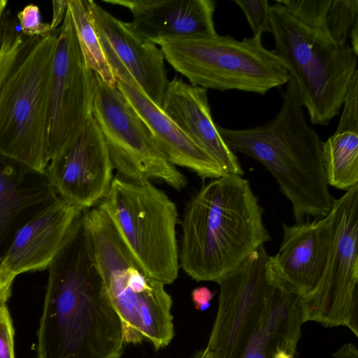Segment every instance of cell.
I'll return each instance as SVG.
<instances>
[{
    "label": "cell",
    "mask_w": 358,
    "mask_h": 358,
    "mask_svg": "<svg viewBox=\"0 0 358 358\" xmlns=\"http://www.w3.org/2000/svg\"><path fill=\"white\" fill-rule=\"evenodd\" d=\"M331 0H276L271 6L272 52L297 85L312 124L325 126L341 112L357 56L326 24Z\"/></svg>",
    "instance_id": "277c9868"
},
{
    "label": "cell",
    "mask_w": 358,
    "mask_h": 358,
    "mask_svg": "<svg viewBox=\"0 0 358 358\" xmlns=\"http://www.w3.org/2000/svg\"><path fill=\"white\" fill-rule=\"evenodd\" d=\"M278 251L269 256L275 279L298 300L301 313L312 301L321 281L328 257L330 213L320 219L287 225L284 222Z\"/></svg>",
    "instance_id": "5bb4252c"
},
{
    "label": "cell",
    "mask_w": 358,
    "mask_h": 358,
    "mask_svg": "<svg viewBox=\"0 0 358 358\" xmlns=\"http://www.w3.org/2000/svg\"><path fill=\"white\" fill-rule=\"evenodd\" d=\"M162 110L217 162L225 174L244 175L237 156L225 143L213 120L206 89L174 78L169 81Z\"/></svg>",
    "instance_id": "d6986e66"
},
{
    "label": "cell",
    "mask_w": 358,
    "mask_h": 358,
    "mask_svg": "<svg viewBox=\"0 0 358 358\" xmlns=\"http://www.w3.org/2000/svg\"><path fill=\"white\" fill-rule=\"evenodd\" d=\"M6 17L0 19V92L29 41Z\"/></svg>",
    "instance_id": "603a6c76"
},
{
    "label": "cell",
    "mask_w": 358,
    "mask_h": 358,
    "mask_svg": "<svg viewBox=\"0 0 358 358\" xmlns=\"http://www.w3.org/2000/svg\"><path fill=\"white\" fill-rule=\"evenodd\" d=\"M86 210L58 196L18 230L0 268L14 278L48 268Z\"/></svg>",
    "instance_id": "2e32d148"
},
{
    "label": "cell",
    "mask_w": 358,
    "mask_h": 358,
    "mask_svg": "<svg viewBox=\"0 0 358 358\" xmlns=\"http://www.w3.org/2000/svg\"><path fill=\"white\" fill-rule=\"evenodd\" d=\"M67 1H52V20L50 23L52 29L55 31L62 24L67 10Z\"/></svg>",
    "instance_id": "f1b7e54d"
},
{
    "label": "cell",
    "mask_w": 358,
    "mask_h": 358,
    "mask_svg": "<svg viewBox=\"0 0 358 358\" xmlns=\"http://www.w3.org/2000/svg\"><path fill=\"white\" fill-rule=\"evenodd\" d=\"M110 217L123 242L144 271L164 285L179 271L176 238L178 213L166 194L147 180L116 174L96 205Z\"/></svg>",
    "instance_id": "9c48e42d"
},
{
    "label": "cell",
    "mask_w": 358,
    "mask_h": 358,
    "mask_svg": "<svg viewBox=\"0 0 358 358\" xmlns=\"http://www.w3.org/2000/svg\"><path fill=\"white\" fill-rule=\"evenodd\" d=\"M21 33L26 37H44L53 32L50 23L43 22L39 7L28 4L17 14Z\"/></svg>",
    "instance_id": "484cf974"
},
{
    "label": "cell",
    "mask_w": 358,
    "mask_h": 358,
    "mask_svg": "<svg viewBox=\"0 0 358 358\" xmlns=\"http://www.w3.org/2000/svg\"><path fill=\"white\" fill-rule=\"evenodd\" d=\"M113 169L101 131L92 115L50 161L45 174L59 197L88 209L107 194Z\"/></svg>",
    "instance_id": "4fadbf2b"
},
{
    "label": "cell",
    "mask_w": 358,
    "mask_h": 358,
    "mask_svg": "<svg viewBox=\"0 0 358 358\" xmlns=\"http://www.w3.org/2000/svg\"><path fill=\"white\" fill-rule=\"evenodd\" d=\"M191 358H213V355L211 351L206 347L196 352Z\"/></svg>",
    "instance_id": "d6a6232c"
},
{
    "label": "cell",
    "mask_w": 358,
    "mask_h": 358,
    "mask_svg": "<svg viewBox=\"0 0 358 358\" xmlns=\"http://www.w3.org/2000/svg\"><path fill=\"white\" fill-rule=\"evenodd\" d=\"M215 292L209 288L201 286L195 288L192 292V301L196 310L200 311L207 310L210 306V301L213 299Z\"/></svg>",
    "instance_id": "83f0119b"
},
{
    "label": "cell",
    "mask_w": 358,
    "mask_h": 358,
    "mask_svg": "<svg viewBox=\"0 0 358 358\" xmlns=\"http://www.w3.org/2000/svg\"><path fill=\"white\" fill-rule=\"evenodd\" d=\"M83 215L48 268L37 358H120L124 352L122 322L94 262Z\"/></svg>",
    "instance_id": "6da1fadb"
},
{
    "label": "cell",
    "mask_w": 358,
    "mask_h": 358,
    "mask_svg": "<svg viewBox=\"0 0 358 358\" xmlns=\"http://www.w3.org/2000/svg\"><path fill=\"white\" fill-rule=\"evenodd\" d=\"M57 29L29 38L0 92V157L45 173Z\"/></svg>",
    "instance_id": "52a82bcc"
},
{
    "label": "cell",
    "mask_w": 358,
    "mask_h": 358,
    "mask_svg": "<svg viewBox=\"0 0 358 358\" xmlns=\"http://www.w3.org/2000/svg\"><path fill=\"white\" fill-rule=\"evenodd\" d=\"M131 13L136 34L155 44L162 39L217 34L212 0H104Z\"/></svg>",
    "instance_id": "ac0fdd59"
},
{
    "label": "cell",
    "mask_w": 358,
    "mask_h": 358,
    "mask_svg": "<svg viewBox=\"0 0 358 358\" xmlns=\"http://www.w3.org/2000/svg\"><path fill=\"white\" fill-rule=\"evenodd\" d=\"M264 245L221 278L206 348L213 358H296L303 322L297 299L273 277Z\"/></svg>",
    "instance_id": "7a4b0ae2"
},
{
    "label": "cell",
    "mask_w": 358,
    "mask_h": 358,
    "mask_svg": "<svg viewBox=\"0 0 358 358\" xmlns=\"http://www.w3.org/2000/svg\"><path fill=\"white\" fill-rule=\"evenodd\" d=\"M243 11L254 37L262 36L265 31L271 32L270 8L266 0H234Z\"/></svg>",
    "instance_id": "d4e9b609"
},
{
    "label": "cell",
    "mask_w": 358,
    "mask_h": 358,
    "mask_svg": "<svg viewBox=\"0 0 358 358\" xmlns=\"http://www.w3.org/2000/svg\"><path fill=\"white\" fill-rule=\"evenodd\" d=\"M342 108L336 131L323 142L322 159L328 185L347 192L358 185V71Z\"/></svg>",
    "instance_id": "44dd1931"
},
{
    "label": "cell",
    "mask_w": 358,
    "mask_h": 358,
    "mask_svg": "<svg viewBox=\"0 0 358 358\" xmlns=\"http://www.w3.org/2000/svg\"><path fill=\"white\" fill-rule=\"evenodd\" d=\"M6 299H0V358H15L14 328Z\"/></svg>",
    "instance_id": "4316f807"
},
{
    "label": "cell",
    "mask_w": 358,
    "mask_h": 358,
    "mask_svg": "<svg viewBox=\"0 0 358 358\" xmlns=\"http://www.w3.org/2000/svg\"><path fill=\"white\" fill-rule=\"evenodd\" d=\"M94 73L86 64L68 8L57 29L49 101L50 161L92 115Z\"/></svg>",
    "instance_id": "7c38bea8"
},
{
    "label": "cell",
    "mask_w": 358,
    "mask_h": 358,
    "mask_svg": "<svg viewBox=\"0 0 358 358\" xmlns=\"http://www.w3.org/2000/svg\"><path fill=\"white\" fill-rule=\"evenodd\" d=\"M14 279L0 268V299L8 300L10 296Z\"/></svg>",
    "instance_id": "f546056e"
},
{
    "label": "cell",
    "mask_w": 358,
    "mask_h": 358,
    "mask_svg": "<svg viewBox=\"0 0 358 358\" xmlns=\"http://www.w3.org/2000/svg\"><path fill=\"white\" fill-rule=\"evenodd\" d=\"M350 38L352 45L350 46L354 53L358 55V21L355 22L350 29Z\"/></svg>",
    "instance_id": "1f68e13d"
},
{
    "label": "cell",
    "mask_w": 358,
    "mask_h": 358,
    "mask_svg": "<svg viewBox=\"0 0 358 358\" xmlns=\"http://www.w3.org/2000/svg\"><path fill=\"white\" fill-rule=\"evenodd\" d=\"M8 1L6 0H0V19L3 17L6 13V8L7 7Z\"/></svg>",
    "instance_id": "836d02e7"
},
{
    "label": "cell",
    "mask_w": 358,
    "mask_h": 358,
    "mask_svg": "<svg viewBox=\"0 0 358 358\" xmlns=\"http://www.w3.org/2000/svg\"><path fill=\"white\" fill-rule=\"evenodd\" d=\"M333 357L334 358H358V350L355 344L346 343L333 354ZM296 358H298V355Z\"/></svg>",
    "instance_id": "4dcf8cb0"
},
{
    "label": "cell",
    "mask_w": 358,
    "mask_h": 358,
    "mask_svg": "<svg viewBox=\"0 0 358 358\" xmlns=\"http://www.w3.org/2000/svg\"><path fill=\"white\" fill-rule=\"evenodd\" d=\"M357 21V0H331L326 24L334 40L338 43H346L348 33Z\"/></svg>",
    "instance_id": "cb8c5ba5"
},
{
    "label": "cell",
    "mask_w": 358,
    "mask_h": 358,
    "mask_svg": "<svg viewBox=\"0 0 358 358\" xmlns=\"http://www.w3.org/2000/svg\"><path fill=\"white\" fill-rule=\"evenodd\" d=\"M92 116L117 175L162 182L176 190L186 186L185 176L159 150L148 127L117 86H109L96 73Z\"/></svg>",
    "instance_id": "30bf717a"
},
{
    "label": "cell",
    "mask_w": 358,
    "mask_h": 358,
    "mask_svg": "<svg viewBox=\"0 0 358 358\" xmlns=\"http://www.w3.org/2000/svg\"><path fill=\"white\" fill-rule=\"evenodd\" d=\"M264 211L243 176L211 179L185 208L179 265L193 280L217 282L271 240Z\"/></svg>",
    "instance_id": "3957f363"
},
{
    "label": "cell",
    "mask_w": 358,
    "mask_h": 358,
    "mask_svg": "<svg viewBox=\"0 0 358 358\" xmlns=\"http://www.w3.org/2000/svg\"><path fill=\"white\" fill-rule=\"evenodd\" d=\"M90 15L103 38L146 96L162 109L169 83L162 50L142 38L94 1H87Z\"/></svg>",
    "instance_id": "e0dca14e"
},
{
    "label": "cell",
    "mask_w": 358,
    "mask_h": 358,
    "mask_svg": "<svg viewBox=\"0 0 358 358\" xmlns=\"http://www.w3.org/2000/svg\"><path fill=\"white\" fill-rule=\"evenodd\" d=\"M83 223L95 266L122 326L124 344L166 348L175 332L173 301L164 284L150 277L123 242L108 215L87 209Z\"/></svg>",
    "instance_id": "8992f818"
},
{
    "label": "cell",
    "mask_w": 358,
    "mask_h": 358,
    "mask_svg": "<svg viewBox=\"0 0 358 358\" xmlns=\"http://www.w3.org/2000/svg\"><path fill=\"white\" fill-rule=\"evenodd\" d=\"M67 7L87 66L107 85L117 86V79L105 56L92 23L87 1L68 0Z\"/></svg>",
    "instance_id": "7402d4cb"
},
{
    "label": "cell",
    "mask_w": 358,
    "mask_h": 358,
    "mask_svg": "<svg viewBox=\"0 0 358 358\" xmlns=\"http://www.w3.org/2000/svg\"><path fill=\"white\" fill-rule=\"evenodd\" d=\"M164 59L191 85L220 91L236 90L264 95L285 85L289 73L262 36L237 40L217 34L162 39Z\"/></svg>",
    "instance_id": "ba28073f"
},
{
    "label": "cell",
    "mask_w": 358,
    "mask_h": 358,
    "mask_svg": "<svg viewBox=\"0 0 358 358\" xmlns=\"http://www.w3.org/2000/svg\"><path fill=\"white\" fill-rule=\"evenodd\" d=\"M282 107L265 124L232 129L217 126L234 152L252 158L271 173L292 204L296 222L327 216L334 199L327 182L323 141L306 122L296 81L289 75Z\"/></svg>",
    "instance_id": "5b68a950"
},
{
    "label": "cell",
    "mask_w": 358,
    "mask_h": 358,
    "mask_svg": "<svg viewBox=\"0 0 358 358\" xmlns=\"http://www.w3.org/2000/svg\"><path fill=\"white\" fill-rule=\"evenodd\" d=\"M103 49L117 79V87L145 122L166 159L175 166L194 171L203 180L226 175L214 159L146 96L111 48L104 44Z\"/></svg>",
    "instance_id": "9a60e30c"
},
{
    "label": "cell",
    "mask_w": 358,
    "mask_h": 358,
    "mask_svg": "<svg viewBox=\"0 0 358 358\" xmlns=\"http://www.w3.org/2000/svg\"><path fill=\"white\" fill-rule=\"evenodd\" d=\"M331 234L317 292L302 312L303 322L345 327L358 337V185L333 201Z\"/></svg>",
    "instance_id": "8fae6325"
},
{
    "label": "cell",
    "mask_w": 358,
    "mask_h": 358,
    "mask_svg": "<svg viewBox=\"0 0 358 358\" xmlns=\"http://www.w3.org/2000/svg\"><path fill=\"white\" fill-rule=\"evenodd\" d=\"M58 196L45 173L0 157V260L18 230Z\"/></svg>",
    "instance_id": "ffe728a7"
}]
</instances>
